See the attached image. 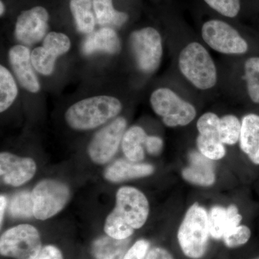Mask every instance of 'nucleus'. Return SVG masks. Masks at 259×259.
<instances>
[{
  "label": "nucleus",
  "mask_w": 259,
  "mask_h": 259,
  "mask_svg": "<svg viewBox=\"0 0 259 259\" xmlns=\"http://www.w3.org/2000/svg\"><path fill=\"white\" fill-rule=\"evenodd\" d=\"M118 99L111 96H96L76 102L68 109L65 119L74 130L88 131L115 118L122 110Z\"/></svg>",
  "instance_id": "1"
},
{
  "label": "nucleus",
  "mask_w": 259,
  "mask_h": 259,
  "mask_svg": "<svg viewBox=\"0 0 259 259\" xmlns=\"http://www.w3.org/2000/svg\"><path fill=\"white\" fill-rule=\"evenodd\" d=\"M179 68L186 79L199 90H210L217 83L214 61L199 42H190L182 49L179 56Z\"/></svg>",
  "instance_id": "2"
},
{
  "label": "nucleus",
  "mask_w": 259,
  "mask_h": 259,
  "mask_svg": "<svg viewBox=\"0 0 259 259\" xmlns=\"http://www.w3.org/2000/svg\"><path fill=\"white\" fill-rule=\"evenodd\" d=\"M209 233V214L198 204L191 206L179 228V243L189 258H202L207 250Z\"/></svg>",
  "instance_id": "3"
},
{
  "label": "nucleus",
  "mask_w": 259,
  "mask_h": 259,
  "mask_svg": "<svg viewBox=\"0 0 259 259\" xmlns=\"http://www.w3.org/2000/svg\"><path fill=\"white\" fill-rule=\"evenodd\" d=\"M150 102L153 111L168 127L189 125L197 115L195 107L192 104L168 88L155 90L151 94Z\"/></svg>",
  "instance_id": "4"
},
{
  "label": "nucleus",
  "mask_w": 259,
  "mask_h": 259,
  "mask_svg": "<svg viewBox=\"0 0 259 259\" xmlns=\"http://www.w3.org/2000/svg\"><path fill=\"white\" fill-rule=\"evenodd\" d=\"M39 232L35 227L22 224L7 230L0 238V253L14 259H35L41 250Z\"/></svg>",
  "instance_id": "5"
},
{
  "label": "nucleus",
  "mask_w": 259,
  "mask_h": 259,
  "mask_svg": "<svg viewBox=\"0 0 259 259\" xmlns=\"http://www.w3.org/2000/svg\"><path fill=\"white\" fill-rule=\"evenodd\" d=\"M34 217L46 221L64 208L71 197L66 184L54 180L40 181L32 191Z\"/></svg>",
  "instance_id": "6"
},
{
  "label": "nucleus",
  "mask_w": 259,
  "mask_h": 259,
  "mask_svg": "<svg viewBox=\"0 0 259 259\" xmlns=\"http://www.w3.org/2000/svg\"><path fill=\"white\" fill-rule=\"evenodd\" d=\"M130 42L139 69L145 73L156 71L163 56V44L158 30L151 27L136 30L131 33Z\"/></svg>",
  "instance_id": "7"
},
{
  "label": "nucleus",
  "mask_w": 259,
  "mask_h": 259,
  "mask_svg": "<svg viewBox=\"0 0 259 259\" xmlns=\"http://www.w3.org/2000/svg\"><path fill=\"white\" fill-rule=\"evenodd\" d=\"M202 37L211 49L221 54L240 55L248 50V42L241 34L222 20L205 22L202 27Z\"/></svg>",
  "instance_id": "8"
},
{
  "label": "nucleus",
  "mask_w": 259,
  "mask_h": 259,
  "mask_svg": "<svg viewBox=\"0 0 259 259\" xmlns=\"http://www.w3.org/2000/svg\"><path fill=\"white\" fill-rule=\"evenodd\" d=\"M132 229L142 228L149 214V203L145 194L132 187H122L116 194V206L111 212Z\"/></svg>",
  "instance_id": "9"
},
{
  "label": "nucleus",
  "mask_w": 259,
  "mask_h": 259,
  "mask_svg": "<svg viewBox=\"0 0 259 259\" xmlns=\"http://www.w3.org/2000/svg\"><path fill=\"white\" fill-rule=\"evenodd\" d=\"M126 127L127 121L118 117L97 133L88 146L89 156L94 163L105 164L111 160L122 143Z\"/></svg>",
  "instance_id": "10"
},
{
  "label": "nucleus",
  "mask_w": 259,
  "mask_h": 259,
  "mask_svg": "<svg viewBox=\"0 0 259 259\" xmlns=\"http://www.w3.org/2000/svg\"><path fill=\"white\" fill-rule=\"evenodd\" d=\"M71 48L69 37L62 32H51L44 38L42 47L32 51L34 69L40 74L49 76L54 71L56 59L66 54Z\"/></svg>",
  "instance_id": "11"
},
{
  "label": "nucleus",
  "mask_w": 259,
  "mask_h": 259,
  "mask_svg": "<svg viewBox=\"0 0 259 259\" xmlns=\"http://www.w3.org/2000/svg\"><path fill=\"white\" fill-rule=\"evenodd\" d=\"M49 19V13L42 7H35L23 11L17 20L15 37L25 45L36 44L45 36Z\"/></svg>",
  "instance_id": "12"
},
{
  "label": "nucleus",
  "mask_w": 259,
  "mask_h": 259,
  "mask_svg": "<svg viewBox=\"0 0 259 259\" xmlns=\"http://www.w3.org/2000/svg\"><path fill=\"white\" fill-rule=\"evenodd\" d=\"M36 163L32 158L20 157L11 153L0 154V176L5 185L19 187L31 180L36 172Z\"/></svg>",
  "instance_id": "13"
},
{
  "label": "nucleus",
  "mask_w": 259,
  "mask_h": 259,
  "mask_svg": "<svg viewBox=\"0 0 259 259\" xmlns=\"http://www.w3.org/2000/svg\"><path fill=\"white\" fill-rule=\"evenodd\" d=\"M9 60L20 84L30 93L39 92L40 83L34 72L31 54L28 48L22 45L12 47L9 51Z\"/></svg>",
  "instance_id": "14"
},
{
  "label": "nucleus",
  "mask_w": 259,
  "mask_h": 259,
  "mask_svg": "<svg viewBox=\"0 0 259 259\" xmlns=\"http://www.w3.org/2000/svg\"><path fill=\"white\" fill-rule=\"evenodd\" d=\"M190 165L184 168L182 177L187 182L200 187H209L215 182V174L212 160L199 151L190 152Z\"/></svg>",
  "instance_id": "15"
},
{
  "label": "nucleus",
  "mask_w": 259,
  "mask_h": 259,
  "mask_svg": "<svg viewBox=\"0 0 259 259\" xmlns=\"http://www.w3.org/2000/svg\"><path fill=\"white\" fill-rule=\"evenodd\" d=\"M242 216L234 204L223 207L214 206L209 213L210 236L214 239H221L236 227L239 226Z\"/></svg>",
  "instance_id": "16"
},
{
  "label": "nucleus",
  "mask_w": 259,
  "mask_h": 259,
  "mask_svg": "<svg viewBox=\"0 0 259 259\" xmlns=\"http://www.w3.org/2000/svg\"><path fill=\"white\" fill-rule=\"evenodd\" d=\"M154 167L148 163H140L130 160L119 159L110 165L104 173L107 181L114 183L150 176Z\"/></svg>",
  "instance_id": "17"
},
{
  "label": "nucleus",
  "mask_w": 259,
  "mask_h": 259,
  "mask_svg": "<svg viewBox=\"0 0 259 259\" xmlns=\"http://www.w3.org/2000/svg\"><path fill=\"white\" fill-rule=\"evenodd\" d=\"M240 147L254 164L259 165V115L248 114L241 120Z\"/></svg>",
  "instance_id": "18"
},
{
  "label": "nucleus",
  "mask_w": 259,
  "mask_h": 259,
  "mask_svg": "<svg viewBox=\"0 0 259 259\" xmlns=\"http://www.w3.org/2000/svg\"><path fill=\"white\" fill-rule=\"evenodd\" d=\"M120 39L115 30L103 28L92 32L83 42L82 50L86 55L102 51L108 54H117L120 50Z\"/></svg>",
  "instance_id": "19"
},
{
  "label": "nucleus",
  "mask_w": 259,
  "mask_h": 259,
  "mask_svg": "<svg viewBox=\"0 0 259 259\" xmlns=\"http://www.w3.org/2000/svg\"><path fill=\"white\" fill-rule=\"evenodd\" d=\"M129 238L116 239L109 236L97 238L92 245V253L95 259H122L128 250Z\"/></svg>",
  "instance_id": "20"
},
{
  "label": "nucleus",
  "mask_w": 259,
  "mask_h": 259,
  "mask_svg": "<svg viewBox=\"0 0 259 259\" xmlns=\"http://www.w3.org/2000/svg\"><path fill=\"white\" fill-rule=\"evenodd\" d=\"M148 135L139 126H133L125 131L122 138V149L130 161L139 162L145 158L146 141Z\"/></svg>",
  "instance_id": "21"
},
{
  "label": "nucleus",
  "mask_w": 259,
  "mask_h": 259,
  "mask_svg": "<svg viewBox=\"0 0 259 259\" xmlns=\"http://www.w3.org/2000/svg\"><path fill=\"white\" fill-rule=\"evenodd\" d=\"M93 0H70V9L79 32L91 34L95 25Z\"/></svg>",
  "instance_id": "22"
},
{
  "label": "nucleus",
  "mask_w": 259,
  "mask_h": 259,
  "mask_svg": "<svg viewBox=\"0 0 259 259\" xmlns=\"http://www.w3.org/2000/svg\"><path fill=\"white\" fill-rule=\"evenodd\" d=\"M93 8L97 23L101 25L121 26L128 18L126 13L115 10L112 0H93Z\"/></svg>",
  "instance_id": "23"
},
{
  "label": "nucleus",
  "mask_w": 259,
  "mask_h": 259,
  "mask_svg": "<svg viewBox=\"0 0 259 259\" xmlns=\"http://www.w3.org/2000/svg\"><path fill=\"white\" fill-rule=\"evenodd\" d=\"M18 93L13 75L5 66H0V112H5L13 105Z\"/></svg>",
  "instance_id": "24"
},
{
  "label": "nucleus",
  "mask_w": 259,
  "mask_h": 259,
  "mask_svg": "<svg viewBox=\"0 0 259 259\" xmlns=\"http://www.w3.org/2000/svg\"><path fill=\"white\" fill-rule=\"evenodd\" d=\"M9 213L12 218L19 219L34 217L31 192L22 191L15 194L10 202Z\"/></svg>",
  "instance_id": "25"
},
{
  "label": "nucleus",
  "mask_w": 259,
  "mask_h": 259,
  "mask_svg": "<svg viewBox=\"0 0 259 259\" xmlns=\"http://www.w3.org/2000/svg\"><path fill=\"white\" fill-rule=\"evenodd\" d=\"M241 122L236 116L226 115L220 121V139L224 145L236 144L240 140Z\"/></svg>",
  "instance_id": "26"
},
{
  "label": "nucleus",
  "mask_w": 259,
  "mask_h": 259,
  "mask_svg": "<svg viewBox=\"0 0 259 259\" xmlns=\"http://www.w3.org/2000/svg\"><path fill=\"white\" fill-rule=\"evenodd\" d=\"M244 72L248 96L252 102L259 105V57L247 59Z\"/></svg>",
  "instance_id": "27"
},
{
  "label": "nucleus",
  "mask_w": 259,
  "mask_h": 259,
  "mask_svg": "<svg viewBox=\"0 0 259 259\" xmlns=\"http://www.w3.org/2000/svg\"><path fill=\"white\" fill-rule=\"evenodd\" d=\"M197 146L199 152L212 161H218L226 156V150L224 144L219 139L205 137L199 135Z\"/></svg>",
  "instance_id": "28"
},
{
  "label": "nucleus",
  "mask_w": 259,
  "mask_h": 259,
  "mask_svg": "<svg viewBox=\"0 0 259 259\" xmlns=\"http://www.w3.org/2000/svg\"><path fill=\"white\" fill-rule=\"evenodd\" d=\"M221 118L213 112H206L199 117L197 122L199 135L205 137L220 139Z\"/></svg>",
  "instance_id": "29"
},
{
  "label": "nucleus",
  "mask_w": 259,
  "mask_h": 259,
  "mask_svg": "<svg viewBox=\"0 0 259 259\" xmlns=\"http://www.w3.org/2000/svg\"><path fill=\"white\" fill-rule=\"evenodd\" d=\"M212 9L228 18H235L241 10V0H204Z\"/></svg>",
  "instance_id": "30"
},
{
  "label": "nucleus",
  "mask_w": 259,
  "mask_h": 259,
  "mask_svg": "<svg viewBox=\"0 0 259 259\" xmlns=\"http://www.w3.org/2000/svg\"><path fill=\"white\" fill-rule=\"evenodd\" d=\"M251 231L248 227L238 226L223 237L226 246L229 248H236L245 244L249 241Z\"/></svg>",
  "instance_id": "31"
},
{
  "label": "nucleus",
  "mask_w": 259,
  "mask_h": 259,
  "mask_svg": "<svg viewBox=\"0 0 259 259\" xmlns=\"http://www.w3.org/2000/svg\"><path fill=\"white\" fill-rule=\"evenodd\" d=\"M149 246V242L146 240H139L127 250L122 259H144L147 254Z\"/></svg>",
  "instance_id": "32"
},
{
  "label": "nucleus",
  "mask_w": 259,
  "mask_h": 259,
  "mask_svg": "<svg viewBox=\"0 0 259 259\" xmlns=\"http://www.w3.org/2000/svg\"><path fill=\"white\" fill-rule=\"evenodd\" d=\"M163 147V140L158 136H148L146 141V150L152 156H158Z\"/></svg>",
  "instance_id": "33"
},
{
  "label": "nucleus",
  "mask_w": 259,
  "mask_h": 259,
  "mask_svg": "<svg viewBox=\"0 0 259 259\" xmlns=\"http://www.w3.org/2000/svg\"><path fill=\"white\" fill-rule=\"evenodd\" d=\"M35 259H64L62 253L57 247L53 245H47L42 247L40 253Z\"/></svg>",
  "instance_id": "34"
},
{
  "label": "nucleus",
  "mask_w": 259,
  "mask_h": 259,
  "mask_svg": "<svg viewBox=\"0 0 259 259\" xmlns=\"http://www.w3.org/2000/svg\"><path fill=\"white\" fill-rule=\"evenodd\" d=\"M146 259H175L168 250L163 248H154L148 252Z\"/></svg>",
  "instance_id": "35"
},
{
  "label": "nucleus",
  "mask_w": 259,
  "mask_h": 259,
  "mask_svg": "<svg viewBox=\"0 0 259 259\" xmlns=\"http://www.w3.org/2000/svg\"><path fill=\"white\" fill-rule=\"evenodd\" d=\"M8 200L4 195H1L0 197V222L1 226H3V218H4L5 209H6Z\"/></svg>",
  "instance_id": "36"
},
{
  "label": "nucleus",
  "mask_w": 259,
  "mask_h": 259,
  "mask_svg": "<svg viewBox=\"0 0 259 259\" xmlns=\"http://www.w3.org/2000/svg\"><path fill=\"white\" fill-rule=\"evenodd\" d=\"M5 11V7L4 3H3V1H1V3H0V14L1 15H3L4 14Z\"/></svg>",
  "instance_id": "37"
},
{
  "label": "nucleus",
  "mask_w": 259,
  "mask_h": 259,
  "mask_svg": "<svg viewBox=\"0 0 259 259\" xmlns=\"http://www.w3.org/2000/svg\"><path fill=\"white\" fill-rule=\"evenodd\" d=\"M255 259H259V257H258V258H255Z\"/></svg>",
  "instance_id": "38"
}]
</instances>
